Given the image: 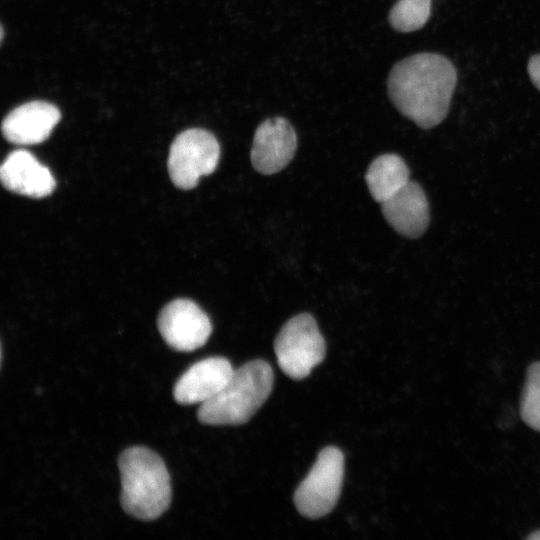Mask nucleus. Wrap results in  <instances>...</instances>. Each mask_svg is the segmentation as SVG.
I'll list each match as a JSON object with an SVG mask.
<instances>
[{
    "instance_id": "nucleus-3",
    "label": "nucleus",
    "mask_w": 540,
    "mask_h": 540,
    "mask_svg": "<svg viewBox=\"0 0 540 540\" xmlns=\"http://www.w3.org/2000/svg\"><path fill=\"white\" fill-rule=\"evenodd\" d=\"M268 362L257 359L234 370L225 387L200 405L197 418L206 425L246 423L264 404L273 388Z\"/></svg>"
},
{
    "instance_id": "nucleus-2",
    "label": "nucleus",
    "mask_w": 540,
    "mask_h": 540,
    "mask_svg": "<svg viewBox=\"0 0 540 540\" xmlns=\"http://www.w3.org/2000/svg\"><path fill=\"white\" fill-rule=\"evenodd\" d=\"M118 467L123 510L142 521L159 518L172 495L170 476L160 456L146 447H130L119 456Z\"/></svg>"
},
{
    "instance_id": "nucleus-8",
    "label": "nucleus",
    "mask_w": 540,
    "mask_h": 540,
    "mask_svg": "<svg viewBox=\"0 0 540 540\" xmlns=\"http://www.w3.org/2000/svg\"><path fill=\"white\" fill-rule=\"evenodd\" d=\"M296 148L297 136L291 124L282 117L267 119L254 134L252 165L261 174H275L289 164Z\"/></svg>"
},
{
    "instance_id": "nucleus-5",
    "label": "nucleus",
    "mask_w": 540,
    "mask_h": 540,
    "mask_svg": "<svg viewBox=\"0 0 540 540\" xmlns=\"http://www.w3.org/2000/svg\"><path fill=\"white\" fill-rule=\"evenodd\" d=\"M344 478V456L333 446L324 448L294 494L298 512L307 518H321L332 511L339 499Z\"/></svg>"
},
{
    "instance_id": "nucleus-12",
    "label": "nucleus",
    "mask_w": 540,
    "mask_h": 540,
    "mask_svg": "<svg viewBox=\"0 0 540 540\" xmlns=\"http://www.w3.org/2000/svg\"><path fill=\"white\" fill-rule=\"evenodd\" d=\"M383 216L399 234L420 237L429 223V205L418 183L409 181L397 193L381 203Z\"/></svg>"
},
{
    "instance_id": "nucleus-16",
    "label": "nucleus",
    "mask_w": 540,
    "mask_h": 540,
    "mask_svg": "<svg viewBox=\"0 0 540 540\" xmlns=\"http://www.w3.org/2000/svg\"><path fill=\"white\" fill-rule=\"evenodd\" d=\"M527 71L533 85L540 90V54L533 55L529 59Z\"/></svg>"
},
{
    "instance_id": "nucleus-11",
    "label": "nucleus",
    "mask_w": 540,
    "mask_h": 540,
    "mask_svg": "<svg viewBox=\"0 0 540 540\" xmlns=\"http://www.w3.org/2000/svg\"><path fill=\"white\" fill-rule=\"evenodd\" d=\"M0 178L6 189L33 198L46 197L55 188V179L50 170L23 149L15 150L6 157L0 168Z\"/></svg>"
},
{
    "instance_id": "nucleus-4",
    "label": "nucleus",
    "mask_w": 540,
    "mask_h": 540,
    "mask_svg": "<svg viewBox=\"0 0 540 540\" xmlns=\"http://www.w3.org/2000/svg\"><path fill=\"white\" fill-rule=\"evenodd\" d=\"M274 351L281 370L290 378L301 380L324 360L326 344L313 316L301 313L280 329Z\"/></svg>"
},
{
    "instance_id": "nucleus-15",
    "label": "nucleus",
    "mask_w": 540,
    "mask_h": 540,
    "mask_svg": "<svg viewBox=\"0 0 540 540\" xmlns=\"http://www.w3.org/2000/svg\"><path fill=\"white\" fill-rule=\"evenodd\" d=\"M520 413L528 426L540 432V362L533 363L527 370Z\"/></svg>"
},
{
    "instance_id": "nucleus-17",
    "label": "nucleus",
    "mask_w": 540,
    "mask_h": 540,
    "mask_svg": "<svg viewBox=\"0 0 540 540\" xmlns=\"http://www.w3.org/2000/svg\"><path fill=\"white\" fill-rule=\"evenodd\" d=\"M528 539L540 540V531L534 532L527 537Z\"/></svg>"
},
{
    "instance_id": "nucleus-6",
    "label": "nucleus",
    "mask_w": 540,
    "mask_h": 540,
    "mask_svg": "<svg viewBox=\"0 0 540 540\" xmlns=\"http://www.w3.org/2000/svg\"><path fill=\"white\" fill-rule=\"evenodd\" d=\"M220 146L207 130L193 128L181 132L173 141L168 156V172L175 186L194 188L202 176L217 167Z\"/></svg>"
},
{
    "instance_id": "nucleus-14",
    "label": "nucleus",
    "mask_w": 540,
    "mask_h": 540,
    "mask_svg": "<svg viewBox=\"0 0 540 540\" xmlns=\"http://www.w3.org/2000/svg\"><path fill=\"white\" fill-rule=\"evenodd\" d=\"M431 13V0H398L389 13L391 26L399 32L422 28Z\"/></svg>"
},
{
    "instance_id": "nucleus-1",
    "label": "nucleus",
    "mask_w": 540,
    "mask_h": 540,
    "mask_svg": "<svg viewBox=\"0 0 540 540\" xmlns=\"http://www.w3.org/2000/svg\"><path fill=\"white\" fill-rule=\"evenodd\" d=\"M456 82L457 72L450 60L424 52L393 66L387 90L400 113L419 127L430 129L447 116Z\"/></svg>"
},
{
    "instance_id": "nucleus-18",
    "label": "nucleus",
    "mask_w": 540,
    "mask_h": 540,
    "mask_svg": "<svg viewBox=\"0 0 540 540\" xmlns=\"http://www.w3.org/2000/svg\"><path fill=\"white\" fill-rule=\"evenodd\" d=\"M0 30H1L0 38H1V42H2L3 39H4V27L1 26V27H0Z\"/></svg>"
},
{
    "instance_id": "nucleus-10",
    "label": "nucleus",
    "mask_w": 540,
    "mask_h": 540,
    "mask_svg": "<svg viewBox=\"0 0 540 540\" xmlns=\"http://www.w3.org/2000/svg\"><path fill=\"white\" fill-rule=\"evenodd\" d=\"M61 119L57 106L46 101H31L13 109L2 122L4 138L17 145L45 141Z\"/></svg>"
},
{
    "instance_id": "nucleus-7",
    "label": "nucleus",
    "mask_w": 540,
    "mask_h": 540,
    "mask_svg": "<svg viewBox=\"0 0 540 540\" xmlns=\"http://www.w3.org/2000/svg\"><path fill=\"white\" fill-rule=\"evenodd\" d=\"M157 326L164 341L182 352L202 347L212 332L208 315L189 299H175L165 305L159 313Z\"/></svg>"
},
{
    "instance_id": "nucleus-13",
    "label": "nucleus",
    "mask_w": 540,
    "mask_h": 540,
    "mask_svg": "<svg viewBox=\"0 0 540 540\" xmlns=\"http://www.w3.org/2000/svg\"><path fill=\"white\" fill-rule=\"evenodd\" d=\"M365 180L374 200L383 203L409 182V170L400 156L383 154L370 163Z\"/></svg>"
},
{
    "instance_id": "nucleus-9",
    "label": "nucleus",
    "mask_w": 540,
    "mask_h": 540,
    "mask_svg": "<svg viewBox=\"0 0 540 540\" xmlns=\"http://www.w3.org/2000/svg\"><path fill=\"white\" fill-rule=\"evenodd\" d=\"M234 369L223 357H209L190 366L177 380L173 396L181 405L203 404L220 392Z\"/></svg>"
}]
</instances>
